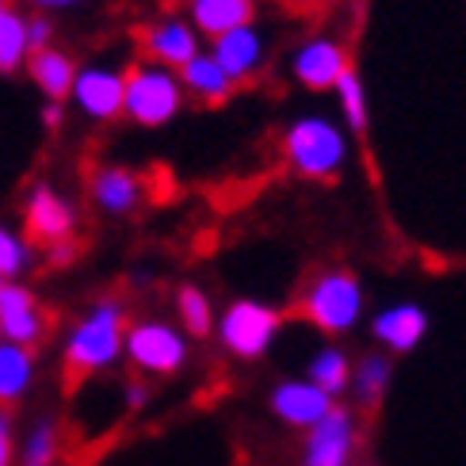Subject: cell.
<instances>
[{"label":"cell","mask_w":466,"mask_h":466,"mask_svg":"<svg viewBox=\"0 0 466 466\" xmlns=\"http://www.w3.org/2000/svg\"><path fill=\"white\" fill-rule=\"evenodd\" d=\"M54 462H57V429L50 420H43L24 448V466H54Z\"/></svg>","instance_id":"27"},{"label":"cell","mask_w":466,"mask_h":466,"mask_svg":"<svg viewBox=\"0 0 466 466\" xmlns=\"http://www.w3.org/2000/svg\"><path fill=\"white\" fill-rule=\"evenodd\" d=\"M12 459H15L12 424H8V417H5V413H0V466H12Z\"/></svg>","instance_id":"29"},{"label":"cell","mask_w":466,"mask_h":466,"mask_svg":"<svg viewBox=\"0 0 466 466\" xmlns=\"http://www.w3.org/2000/svg\"><path fill=\"white\" fill-rule=\"evenodd\" d=\"M46 325L50 321L43 314V306H38V299L27 287H19V283L0 287V337H5L8 344L35 348L46 337Z\"/></svg>","instance_id":"9"},{"label":"cell","mask_w":466,"mask_h":466,"mask_svg":"<svg viewBox=\"0 0 466 466\" xmlns=\"http://www.w3.org/2000/svg\"><path fill=\"white\" fill-rule=\"evenodd\" d=\"M210 54H215V62L226 69L229 81L238 85V81H248V76L260 69V62H264V38H260L257 27L248 24V27H238V31L215 38V43H210Z\"/></svg>","instance_id":"15"},{"label":"cell","mask_w":466,"mask_h":466,"mask_svg":"<svg viewBox=\"0 0 466 466\" xmlns=\"http://www.w3.org/2000/svg\"><path fill=\"white\" fill-rule=\"evenodd\" d=\"M92 199L100 210H107V215H130V210L142 203V180L134 177L130 168H119V165L96 168Z\"/></svg>","instance_id":"17"},{"label":"cell","mask_w":466,"mask_h":466,"mask_svg":"<svg viewBox=\"0 0 466 466\" xmlns=\"http://www.w3.org/2000/svg\"><path fill=\"white\" fill-rule=\"evenodd\" d=\"M76 257V241H57L50 248V264H69Z\"/></svg>","instance_id":"30"},{"label":"cell","mask_w":466,"mask_h":466,"mask_svg":"<svg viewBox=\"0 0 466 466\" xmlns=\"http://www.w3.org/2000/svg\"><path fill=\"white\" fill-rule=\"evenodd\" d=\"M119 352H127V314H123V306L119 302H96L92 314L73 329L69 344H66L69 382L115 363Z\"/></svg>","instance_id":"1"},{"label":"cell","mask_w":466,"mask_h":466,"mask_svg":"<svg viewBox=\"0 0 466 466\" xmlns=\"http://www.w3.org/2000/svg\"><path fill=\"white\" fill-rule=\"evenodd\" d=\"M279 309H271L264 302H252V299H241L233 302L222 321H218V340L229 356L238 360H260L271 344L279 337Z\"/></svg>","instance_id":"5"},{"label":"cell","mask_w":466,"mask_h":466,"mask_svg":"<svg viewBox=\"0 0 466 466\" xmlns=\"http://www.w3.org/2000/svg\"><path fill=\"white\" fill-rule=\"evenodd\" d=\"M24 226H27V245H46L54 248L57 241H69L73 238V226H76V215L73 207L57 196L54 187H35L31 199L24 207Z\"/></svg>","instance_id":"10"},{"label":"cell","mask_w":466,"mask_h":466,"mask_svg":"<svg viewBox=\"0 0 466 466\" xmlns=\"http://www.w3.org/2000/svg\"><path fill=\"white\" fill-rule=\"evenodd\" d=\"M73 100L88 119H100V123L119 119L123 104H127V73L96 69V66L81 69L73 81Z\"/></svg>","instance_id":"11"},{"label":"cell","mask_w":466,"mask_h":466,"mask_svg":"<svg viewBox=\"0 0 466 466\" xmlns=\"http://www.w3.org/2000/svg\"><path fill=\"white\" fill-rule=\"evenodd\" d=\"M5 12H12V0H0V15H5Z\"/></svg>","instance_id":"34"},{"label":"cell","mask_w":466,"mask_h":466,"mask_svg":"<svg viewBox=\"0 0 466 466\" xmlns=\"http://www.w3.org/2000/svg\"><path fill=\"white\" fill-rule=\"evenodd\" d=\"M43 123L54 130L57 123H62V104H46V111H43Z\"/></svg>","instance_id":"32"},{"label":"cell","mask_w":466,"mask_h":466,"mask_svg":"<svg viewBox=\"0 0 466 466\" xmlns=\"http://www.w3.org/2000/svg\"><path fill=\"white\" fill-rule=\"evenodd\" d=\"M31 5H38V8H69V5H76V0H31Z\"/></svg>","instance_id":"33"},{"label":"cell","mask_w":466,"mask_h":466,"mask_svg":"<svg viewBox=\"0 0 466 466\" xmlns=\"http://www.w3.org/2000/svg\"><path fill=\"white\" fill-rule=\"evenodd\" d=\"M50 31H54V27H50L46 15H31V19H27V46H31V54L50 46Z\"/></svg>","instance_id":"28"},{"label":"cell","mask_w":466,"mask_h":466,"mask_svg":"<svg viewBox=\"0 0 466 466\" xmlns=\"http://www.w3.org/2000/svg\"><path fill=\"white\" fill-rule=\"evenodd\" d=\"M35 379V360L31 348L19 344H0V405H12L27 394V386Z\"/></svg>","instance_id":"20"},{"label":"cell","mask_w":466,"mask_h":466,"mask_svg":"<svg viewBox=\"0 0 466 466\" xmlns=\"http://www.w3.org/2000/svg\"><path fill=\"white\" fill-rule=\"evenodd\" d=\"M180 85H184V92L199 96V100H207V104H222L226 96L233 92V81L226 76V69L215 62V54H203V50L180 69Z\"/></svg>","instance_id":"19"},{"label":"cell","mask_w":466,"mask_h":466,"mask_svg":"<svg viewBox=\"0 0 466 466\" xmlns=\"http://www.w3.org/2000/svg\"><path fill=\"white\" fill-rule=\"evenodd\" d=\"M283 157L306 180H333L348 161L344 130L325 115H302L283 134Z\"/></svg>","instance_id":"2"},{"label":"cell","mask_w":466,"mask_h":466,"mask_svg":"<svg viewBox=\"0 0 466 466\" xmlns=\"http://www.w3.org/2000/svg\"><path fill=\"white\" fill-rule=\"evenodd\" d=\"M356 417L344 410V405H333L325 420H318L314 429L306 432L302 443V466H352L356 455Z\"/></svg>","instance_id":"7"},{"label":"cell","mask_w":466,"mask_h":466,"mask_svg":"<svg viewBox=\"0 0 466 466\" xmlns=\"http://www.w3.org/2000/svg\"><path fill=\"white\" fill-rule=\"evenodd\" d=\"M127 356L149 375H172L187 360V340L165 321H138L127 329Z\"/></svg>","instance_id":"6"},{"label":"cell","mask_w":466,"mask_h":466,"mask_svg":"<svg viewBox=\"0 0 466 466\" xmlns=\"http://www.w3.org/2000/svg\"><path fill=\"white\" fill-rule=\"evenodd\" d=\"M290 73H295V81L309 92H329L340 85L344 73H352L348 66V50L333 38H309L295 50L290 57Z\"/></svg>","instance_id":"8"},{"label":"cell","mask_w":466,"mask_h":466,"mask_svg":"<svg viewBox=\"0 0 466 466\" xmlns=\"http://www.w3.org/2000/svg\"><path fill=\"white\" fill-rule=\"evenodd\" d=\"M146 54L153 66H165V69H184L191 57L199 54V31L187 24V19H161L146 31Z\"/></svg>","instance_id":"14"},{"label":"cell","mask_w":466,"mask_h":466,"mask_svg":"<svg viewBox=\"0 0 466 466\" xmlns=\"http://www.w3.org/2000/svg\"><path fill=\"white\" fill-rule=\"evenodd\" d=\"M337 100H340V115L348 130H367V96H363V85L356 73H344L340 85H337Z\"/></svg>","instance_id":"25"},{"label":"cell","mask_w":466,"mask_h":466,"mask_svg":"<svg viewBox=\"0 0 466 466\" xmlns=\"http://www.w3.org/2000/svg\"><path fill=\"white\" fill-rule=\"evenodd\" d=\"M271 413H276L283 424H290V429H314L318 420L329 417V410H333V398H329L321 386H314L309 379H287L279 382L276 390H271Z\"/></svg>","instance_id":"12"},{"label":"cell","mask_w":466,"mask_h":466,"mask_svg":"<svg viewBox=\"0 0 466 466\" xmlns=\"http://www.w3.org/2000/svg\"><path fill=\"white\" fill-rule=\"evenodd\" d=\"M177 309H180V321L191 337H207L215 329V309H210V299L203 295L199 287H180L177 290Z\"/></svg>","instance_id":"24"},{"label":"cell","mask_w":466,"mask_h":466,"mask_svg":"<svg viewBox=\"0 0 466 466\" xmlns=\"http://www.w3.org/2000/svg\"><path fill=\"white\" fill-rule=\"evenodd\" d=\"M127 405H130V410L146 405V386H142V382H130V386H127Z\"/></svg>","instance_id":"31"},{"label":"cell","mask_w":466,"mask_h":466,"mask_svg":"<svg viewBox=\"0 0 466 466\" xmlns=\"http://www.w3.org/2000/svg\"><path fill=\"white\" fill-rule=\"evenodd\" d=\"M27 73H31V81L50 96V104H62L66 96H73V81L81 69L73 66V57L66 50L46 46V50H35L27 57Z\"/></svg>","instance_id":"18"},{"label":"cell","mask_w":466,"mask_h":466,"mask_svg":"<svg viewBox=\"0 0 466 466\" xmlns=\"http://www.w3.org/2000/svg\"><path fill=\"white\" fill-rule=\"evenodd\" d=\"M24 57H31L27 46V19L15 8L0 15V73H15L24 66Z\"/></svg>","instance_id":"23"},{"label":"cell","mask_w":466,"mask_h":466,"mask_svg":"<svg viewBox=\"0 0 466 466\" xmlns=\"http://www.w3.org/2000/svg\"><path fill=\"white\" fill-rule=\"evenodd\" d=\"M257 15V0H191V27L210 43L238 27H248Z\"/></svg>","instance_id":"16"},{"label":"cell","mask_w":466,"mask_h":466,"mask_svg":"<svg viewBox=\"0 0 466 466\" xmlns=\"http://www.w3.org/2000/svg\"><path fill=\"white\" fill-rule=\"evenodd\" d=\"M390 375H394V367H390V356L386 352H371V356H363L356 367H352V394L360 405H379L386 398V390H390Z\"/></svg>","instance_id":"21"},{"label":"cell","mask_w":466,"mask_h":466,"mask_svg":"<svg viewBox=\"0 0 466 466\" xmlns=\"http://www.w3.org/2000/svg\"><path fill=\"white\" fill-rule=\"evenodd\" d=\"M27 264H31V245L0 226V283H12L15 276H24Z\"/></svg>","instance_id":"26"},{"label":"cell","mask_w":466,"mask_h":466,"mask_svg":"<svg viewBox=\"0 0 466 466\" xmlns=\"http://www.w3.org/2000/svg\"><path fill=\"white\" fill-rule=\"evenodd\" d=\"M302 314L314 321L321 333H352L363 318V287L352 271H321V276L306 287Z\"/></svg>","instance_id":"3"},{"label":"cell","mask_w":466,"mask_h":466,"mask_svg":"<svg viewBox=\"0 0 466 466\" xmlns=\"http://www.w3.org/2000/svg\"><path fill=\"white\" fill-rule=\"evenodd\" d=\"M371 333L390 356H410L429 333V314L417 302H394L382 314H375Z\"/></svg>","instance_id":"13"},{"label":"cell","mask_w":466,"mask_h":466,"mask_svg":"<svg viewBox=\"0 0 466 466\" xmlns=\"http://www.w3.org/2000/svg\"><path fill=\"white\" fill-rule=\"evenodd\" d=\"M306 379L314 382V386H321L329 398L344 394L348 386H352V363H348L344 348H337V344L318 348V356L306 363Z\"/></svg>","instance_id":"22"},{"label":"cell","mask_w":466,"mask_h":466,"mask_svg":"<svg viewBox=\"0 0 466 466\" xmlns=\"http://www.w3.org/2000/svg\"><path fill=\"white\" fill-rule=\"evenodd\" d=\"M180 104H184V85L172 69L142 62L127 73L123 115H130L138 127H165L168 119H177Z\"/></svg>","instance_id":"4"},{"label":"cell","mask_w":466,"mask_h":466,"mask_svg":"<svg viewBox=\"0 0 466 466\" xmlns=\"http://www.w3.org/2000/svg\"><path fill=\"white\" fill-rule=\"evenodd\" d=\"M0 287H5V283H0Z\"/></svg>","instance_id":"35"}]
</instances>
